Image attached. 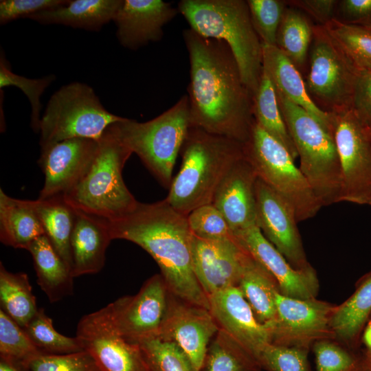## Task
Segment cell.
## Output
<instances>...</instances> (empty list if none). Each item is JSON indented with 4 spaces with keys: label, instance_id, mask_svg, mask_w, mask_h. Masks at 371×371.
<instances>
[{
    "label": "cell",
    "instance_id": "11",
    "mask_svg": "<svg viewBox=\"0 0 371 371\" xmlns=\"http://www.w3.org/2000/svg\"><path fill=\"white\" fill-rule=\"evenodd\" d=\"M330 113L341 169V202L371 205V124L352 107Z\"/></svg>",
    "mask_w": 371,
    "mask_h": 371
},
{
    "label": "cell",
    "instance_id": "7",
    "mask_svg": "<svg viewBox=\"0 0 371 371\" xmlns=\"http://www.w3.org/2000/svg\"><path fill=\"white\" fill-rule=\"evenodd\" d=\"M276 92L300 158V169L323 207L341 202V169L333 134L304 109Z\"/></svg>",
    "mask_w": 371,
    "mask_h": 371
},
{
    "label": "cell",
    "instance_id": "37",
    "mask_svg": "<svg viewBox=\"0 0 371 371\" xmlns=\"http://www.w3.org/2000/svg\"><path fill=\"white\" fill-rule=\"evenodd\" d=\"M40 353L25 330L0 308L1 359L24 370L27 363Z\"/></svg>",
    "mask_w": 371,
    "mask_h": 371
},
{
    "label": "cell",
    "instance_id": "35",
    "mask_svg": "<svg viewBox=\"0 0 371 371\" xmlns=\"http://www.w3.org/2000/svg\"><path fill=\"white\" fill-rule=\"evenodd\" d=\"M324 27L359 72L371 71V27L348 24L337 18Z\"/></svg>",
    "mask_w": 371,
    "mask_h": 371
},
{
    "label": "cell",
    "instance_id": "10",
    "mask_svg": "<svg viewBox=\"0 0 371 371\" xmlns=\"http://www.w3.org/2000/svg\"><path fill=\"white\" fill-rule=\"evenodd\" d=\"M309 52V69L304 83L311 100L328 113L352 108L359 71L324 25H313Z\"/></svg>",
    "mask_w": 371,
    "mask_h": 371
},
{
    "label": "cell",
    "instance_id": "22",
    "mask_svg": "<svg viewBox=\"0 0 371 371\" xmlns=\"http://www.w3.org/2000/svg\"><path fill=\"white\" fill-rule=\"evenodd\" d=\"M258 177L243 157L220 183L212 203L221 212L233 234L257 225L256 183Z\"/></svg>",
    "mask_w": 371,
    "mask_h": 371
},
{
    "label": "cell",
    "instance_id": "1",
    "mask_svg": "<svg viewBox=\"0 0 371 371\" xmlns=\"http://www.w3.org/2000/svg\"><path fill=\"white\" fill-rule=\"evenodd\" d=\"M183 37L190 60L191 127L245 143L254 122L252 96L232 51L225 42L190 28Z\"/></svg>",
    "mask_w": 371,
    "mask_h": 371
},
{
    "label": "cell",
    "instance_id": "6",
    "mask_svg": "<svg viewBox=\"0 0 371 371\" xmlns=\"http://www.w3.org/2000/svg\"><path fill=\"white\" fill-rule=\"evenodd\" d=\"M111 127L159 183L169 188L177 157L191 127L188 95L149 121L124 117Z\"/></svg>",
    "mask_w": 371,
    "mask_h": 371
},
{
    "label": "cell",
    "instance_id": "27",
    "mask_svg": "<svg viewBox=\"0 0 371 371\" xmlns=\"http://www.w3.org/2000/svg\"><path fill=\"white\" fill-rule=\"evenodd\" d=\"M42 235H45V230L28 201L10 197L1 189V242L7 246L27 250Z\"/></svg>",
    "mask_w": 371,
    "mask_h": 371
},
{
    "label": "cell",
    "instance_id": "45",
    "mask_svg": "<svg viewBox=\"0 0 371 371\" xmlns=\"http://www.w3.org/2000/svg\"><path fill=\"white\" fill-rule=\"evenodd\" d=\"M69 1L1 0L0 1V24L4 25L17 19H27L30 16L38 12L65 5Z\"/></svg>",
    "mask_w": 371,
    "mask_h": 371
},
{
    "label": "cell",
    "instance_id": "30",
    "mask_svg": "<svg viewBox=\"0 0 371 371\" xmlns=\"http://www.w3.org/2000/svg\"><path fill=\"white\" fill-rule=\"evenodd\" d=\"M252 111L256 122L282 144L294 160L297 158L296 148L281 113L275 88L263 69L258 87L252 96Z\"/></svg>",
    "mask_w": 371,
    "mask_h": 371
},
{
    "label": "cell",
    "instance_id": "36",
    "mask_svg": "<svg viewBox=\"0 0 371 371\" xmlns=\"http://www.w3.org/2000/svg\"><path fill=\"white\" fill-rule=\"evenodd\" d=\"M23 329L43 353L66 355L85 351L82 342L76 336L67 337L55 329L52 319L42 308H38Z\"/></svg>",
    "mask_w": 371,
    "mask_h": 371
},
{
    "label": "cell",
    "instance_id": "15",
    "mask_svg": "<svg viewBox=\"0 0 371 371\" xmlns=\"http://www.w3.org/2000/svg\"><path fill=\"white\" fill-rule=\"evenodd\" d=\"M220 328L210 310L169 291L166 311L157 337L176 344L199 371L208 346Z\"/></svg>",
    "mask_w": 371,
    "mask_h": 371
},
{
    "label": "cell",
    "instance_id": "8",
    "mask_svg": "<svg viewBox=\"0 0 371 371\" xmlns=\"http://www.w3.org/2000/svg\"><path fill=\"white\" fill-rule=\"evenodd\" d=\"M243 150L258 178L293 207L298 222L314 217L323 207L289 151L255 120Z\"/></svg>",
    "mask_w": 371,
    "mask_h": 371
},
{
    "label": "cell",
    "instance_id": "18",
    "mask_svg": "<svg viewBox=\"0 0 371 371\" xmlns=\"http://www.w3.org/2000/svg\"><path fill=\"white\" fill-rule=\"evenodd\" d=\"M195 276L207 295L237 286L248 252L234 239L206 240L192 236Z\"/></svg>",
    "mask_w": 371,
    "mask_h": 371
},
{
    "label": "cell",
    "instance_id": "50",
    "mask_svg": "<svg viewBox=\"0 0 371 371\" xmlns=\"http://www.w3.org/2000/svg\"><path fill=\"white\" fill-rule=\"evenodd\" d=\"M363 339L368 349L366 354L371 355V321L369 322L364 331Z\"/></svg>",
    "mask_w": 371,
    "mask_h": 371
},
{
    "label": "cell",
    "instance_id": "20",
    "mask_svg": "<svg viewBox=\"0 0 371 371\" xmlns=\"http://www.w3.org/2000/svg\"><path fill=\"white\" fill-rule=\"evenodd\" d=\"M210 311L220 328L224 330L258 359L262 350L271 343L265 325L258 322L238 286L223 289L208 295Z\"/></svg>",
    "mask_w": 371,
    "mask_h": 371
},
{
    "label": "cell",
    "instance_id": "32",
    "mask_svg": "<svg viewBox=\"0 0 371 371\" xmlns=\"http://www.w3.org/2000/svg\"><path fill=\"white\" fill-rule=\"evenodd\" d=\"M1 308L23 328L36 313L38 308L26 273H12L0 263Z\"/></svg>",
    "mask_w": 371,
    "mask_h": 371
},
{
    "label": "cell",
    "instance_id": "43",
    "mask_svg": "<svg viewBox=\"0 0 371 371\" xmlns=\"http://www.w3.org/2000/svg\"><path fill=\"white\" fill-rule=\"evenodd\" d=\"M328 340H319L313 345L316 371H360L362 358Z\"/></svg>",
    "mask_w": 371,
    "mask_h": 371
},
{
    "label": "cell",
    "instance_id": "26",
    "mask_svg": "<svg viewBox=\"0 0 371 371\" xmlns=\"http://www.w3.org/2000/svg\"><path fill=\"white\" fill-rule=\"evenodd\" d=\"M27 250L33 258L37 283L51 303L73 294L74 277L45 235L35 239Z\"/></svg>",
    "mask_w": 371,
    "mask_h": 371
},
{
    "label": "cell",
    "instance_id": "16",
    "mask_svg": "<svg viewBox=\"0 0 371 371\" xmlns=\"http://www.w3.org/2000/svg\"><path fill=\"white\" fill-rule=\"evenodd\" d=\"M257 225L265 237L295 269L308 264L293 207L258 178L256 183Z\"/></svg>",
    "mask_w": 371,
    "mask_h": 371
},
{
    "label": "cell",
    "instance_id": "19",
    "mask_svg": "<svg viewBox=\"0 0 371 371\" xmlns=\"http://www.w3.org/2000/svg\"><path fill=\"white\" fill-rule=\"evenodd\" d=\"M234 236L238 243L274 278L281 294L298 299L316 298L319 282L311 265L302 269L292 267L265 237L258 225Z\"/></svg>",
    "mask_w": 371,
    "mask_h": 371
},
{
    "label": "cell",
    "instance_id": "12",
    "mask_svg": "<svg viewBox=\"0 0 371 371\" xmlns=\"http://www.w3.org/2000/svg\"><path fill=\"white\" fill-rule=\"evenodd\" d=\"M276 314L265 324L271 343L308 350L317 341L335 337L330 320L336 306L316 298L298 299L277 293Z\"/></svg>",
    "mask_w": 371,
    "mask_h": 371
},
{
    "label": "cell",
    "instance_id": "2",
    "mask_svg": "<svg viewBox=\"0 0 371 371\" xmlns=\"http://www.w3.org/2000/svg\"><path fill=\"white\" fill-rule=\"evenodd\" d=\"M106 221L112 240L133 242L153 258L172 294L210 310L208 297L194 271L193 235L186 215L164 199L152 203L138 201L127 214Z\"/></svg>",
    "mask_w": 371,
    "mask_h": 371
},
{
    "label": "cell",
    "instance_id": "48",
    "mask_svg": "<svg viewBox=\"0 0 371 371\" xmlns=\"http://www.w3.org/2000/svg\"><path fill=\"white\" fill-rule=\"evenodd\" d=\"M352 108L362 119L371 124V71L359 73Z\"/></svg>",
    "mask_w": 371,
    "mask_h": 371
},
{
    "label": "cell",
    "instance_id": "52",
    "mask_svg": "<svg viewBox=\"0 0 371 371\" xmlns=\"http://www.w3.org/2000/svg\"><path fill=\"white\" fill-rule=\"evenodd\" d=\"M91 371H100V370L95 366L93 370Z\"/></svg>",
    "mask_w": 371,
    "mask_h": 371
},
{
    "label": "cell",
    "instance_id": "39",
    "mask_svg": "<svg viewBox=\"0 0 371 371\" xmlns=\"http://www.w3.org/2000/svg\"><path fill=\"white\" fill-rule=\"evenodd\" d=\"M55 80L54 75L41 78L32 79L17 75L11 70L8 61L4 56L0 58V88L14 86L19 88L27 97L31 104L32 128L38 133L41 122V103L40 98L45 89Z\"/></svg>",
    "mask_w": 371,
    "mask_h": 371
},
{
    "label": "cell",
    "instance_id": "4",
    "mask_svg": "<svg viewBox=\"0 0 371 371\" xmlns=\"http://www.w3.org/2000/svg\"><path fill=\"white\" fill-rule=\"evenodd\" d=\"M177 9L198 34L229 45L243 81L253 96L262 75V52L247 1L181 0Z\"/></svg>",
    "mask_w": 371,
    "mask_h": 371
},
{
    "label": "cell",
    "instance_id": "17",
    "mask_svg": "<svg viewBox=\"0 0 371 371\" xmlns=\"http://www.w3.org/2000/svg\"><path fill=\"white\" fill-rule=\"evenodd\" d=\"M98 140L74 138L41 147L38 164L45 175L38 199L64 195L71 190L89 167Z\"/></svg>",
    "mask_w": 371,
    "mask_h": 371
},
{
    "label": "cell",
    "instance_id": "31",
    "mask_svg": "<svg viewBox=\"0 0 371 371\" xmlns=\"http://www.w3.org/2000/svg\"><path fill=\"white\" fill-rule=\"evenodd\" d=\"M257 358L220 328L210 341L199 371H260Z\"/></svg>",
    "mask_w": 371,
    "mask_h": 371
},
{
    "label": "cell",
    "instance_id": "24",
    "mask_svg": "<svg viewBox=\"0 0 371 371\" xmlns=\"http://www.w3.org/2000/svg\"><path fill=\"white\" fill-rule=\"evenodd\" d=\"M262 69L276 91L304 109L326 130L333 134L332 115L318 107L311 100L300 71L276 46L262 43Z\"/></svg>",
    "mask_w": 371,
    "mask_h": 371
},
{
    "label": "cell",
    "instance_id": "49",
    "mask_svg": "<svg viewBox=\"0 0 371 371\" xmlns=\"http://www.w3.org/2000/svg\"><path fill=\"white\" fill-rule=\"evenodd\" d=\"M0 371H24V370L16 364L1 359Z\"/></svg>",
    "mask_w": 371,
    "mask_h": 371
},
{
    "label": "cell",
    "instance_id": "42",
    "mask_svg": "<svg viewBox=\"0 0 371 371\" xmlns=\"http://www.w3.org/2000/svg\"><path fill=\"white\" fill-rule=\"evenodd\" d=\"M308 351L269 343L260 352L258 360L267 371H311Z\"/></svg>",
    "mask_w": 371,
    "mask_h": 371
},
{
    "label": "cell",
    "instance_id": "34",
    "mask_svg": "<svg viewBox=\"0 0 371 371\" xmlns=\"http://www.w3.org/2000/svg\"><path fill=\"white\" fill-rule=\"evenodd\" d=\"M313 25L298 9L286 8L277 34L276 46L300 71L306 62Z\"/></svg>",
    "mask_w": 371,
    "mask_h": 371
},
{
    "label": "cell",
    "instance_id": "38",
    "mask_svg": "<svg viewBox=\"0 0 371 371\" xmlns=\"http://www.w3.org/2000/svg\"><path fill=\"white\" fill-rule=\"evenodd\" d=\"M150 371H194L182 350L156 336L138 342Z\"/></svg>",
    "mask_w": 371,
    "mask_h": 371
},
{
    "label": "cell",
    "instance_id": "14",
    "mask_svg": "<svg viewBox=\"0 0 371 371\" xmlns=\"http://www.w3.org/2000/svg\"><path fill=\"white\" fill-rule=\"evenodd\" d=\"M169 290L161 274L148 279L134 295L109 304L114 323L128 340L139 341L158 336L168 305Z\"/></svg>",
    "mask_w": 371,
    "mask_h": 371
},
{
    "label": "cell",
    "instance_id": "46",
    "mask_svg": "<svg viewBox=\"0 0 371 371\" xmlns=\"http://www.w3.org/2000/svg\"><path fill=\"white\" fill-rule=\"evenodd\" d=\"M336 16L348 24L371 27V0L339 1Z\"/></svg>",
    "mask_w": 371,
    "mask_h": 371
},
{
    "label": "cell",
    "instance_id": "9",
    "mask_svg": "<svg viewBox=\"0 0 371 371\" xmlns=\"http://www.w3.org/2000/svg\"><path fill=\"white\" fill-rule=\"evenodd\" d=\"M123 119L104 108L92 87L71 82L51 96L41 118L40 146L74 138L99 140L110 125Z\"/></svg>",
    "mask_w": 371,
    "mask_h": 371
},
{
    "label": "cell",
    "instance_id": "51",
    "mask_svg": "<svg viewBox=\"0 0 371 371\" xmlns=\"http://www.w3.org/2000/svg\"><path fill=\"white\" fill-rule=\"evenodd\" d=\"M360 371H371V356L366 355L362 357Z\"/></svg>",
    "mask_w": 371,
    "mask_h": 371
},
{
    "label": "cell",
    "instance_id": "25",
    "mask_svg": "<svg viewBox=\"0 0 371 371\" xmlns=\"http://www.w3.org/2000/svg\"><path fill=\"white\" fill-rule=\"evenodd\" d=\"M123 0H73L57 8L42 11L27 19L42 25L58 24L98 31L113 21Z\"/></svg>",
    "mask_w": 371,
    "mask_h": 371
},
{
    "label": "cell",
    "instance_id": "13",
    "mask_svg": "<svg viewBox=\"0 0 371 371\" xmlns=\"http://www.w3.org/2000/svg\"><path fill=\"white\" fill-rule=\"evenodd\" d=\"M76 337L100 371H150L139 344L117 328L109 304L83 316Z\"/></svg>",
    "mask_w": 371,
    "mask_h": 371
},
{
    "label": "cell",
    "instance_id": "40",
    "mask_svg": "<svg viewBox=\"0 0 371 371\" xmlns=\"http://www.w3.org/2000/svg\"><path fill=\"white\" fill-rule=\"evenodd\" d=\"M251 22L262 43L276 45L277 34L286 1L247 0Z\"/></svg>",
    "mask_w": 371,
    "mask_h": 371
},
{
    "label": "cell",
    "instance_id": "47",
    "mask_svg": "<svg viewBox=\"0 0 371 371\" xmlns=\"http://www.w3.org/2000/svg\"><path fill=\"white\" fill-rule=\"evenodd\" d=\"M339 1L336 0H291L287 4L300 9L316 20L319 25H324L336 18Z\"/></svg>",
    "mask_w": 371,
    "mask_h": 371
},
{
    "label": "cell",
    "instance_id": "5",
    "mask_svg": "<svg viewBox=\"0 0 371 371\" xmlns=\"http://www.w3.org/2000/svg\"><path fill=\"white\" fill-rule=\"evenodd\" d=\"M132 154L110 125L98 140L85 173L63 195L65 200L76 210L108 221L133 210L138 201L122 178L123 168Z\"/></svg>",
    "mask_w": 371,
    "mask_h": 371
},
{
    "label": "cell",
    "instance_id": "33",
    "mask_svg": "<svg viewBox=\"0 0 371 371\" xmlns=\"http://www.w3.org/2000/svg\"><path fill=\"white\" fill-rule=\"evenodd\" d=\"M371 313V271L365 276L354 293L336 306L330 320L335 335L345 342L357 338Z\"/></svg>",
    "mask_w": 371,
    "mask_h": 371
},
{
    "label": "cell",
    "instance_id": "3",
    "mask_svg": "<svg viewBox=\"0 0 371 371\" xmlns=\"http://www.w3.org/2000/svg\"><path fill=\"white\" fill-rule=\"evenodd\" d=\"M180 153L181 166L165 199L186 216L212 203L223 179L244 157L243 144L196 127L190 128Z\"/></svg>",
    "mask_w": 371,
    "mask_h": 371
},
{
    "label": "cell",
    "instance_id": "44",
    "mask_svg": "<svg viewBox=\"0 0 371 371\" xmlns=\"http://www.w3.org/2000/svg\"><path fill=\"white\" fill-rule=\"evenodd\" d=\"M95 366L85 350L66 355L41 352L27 363L24 371H91Z\"/></svg>",
    "mask_w": 371,
    "mask_h": 371
},
{
    "label": "cell",
    "instance_id": "28",
    "mask_svg": "<svg viewBox=\"0 0 371 371\" xmlns=\"http://www.w3.org/2000/svg\"><path fill=\"white\" fill-rule=\"evenodd\" d=\"M39 218L45 236L72 273L71 236L74 208L63 195L46 199L27 200Z\"/></svg>",
    "mask_w": 371,
    "mask_h": 371
},
{
    "label": "cell",
    "instance_id": "21",
    "mask_svg": "<svg viewBox=\"0 0 371 371\" xmlns=\"http://www.w3.org/2000/svg\"><path fill=\"white\" fill-rule=\"evenodd\" d=\"M177 8L161 0H123L113 21L120 43L135 50L164 36V27L178 14Z\"/></svg>",
    "mask_w": 371,
    "mask_h": 371
},
{
    "label": "cell",
    "instance_id": "41",
    "mask_svg": "<svg viewBox=\"0 0 371 371\" xmlns=\"http://www.w3.org/2000/svg\"><path fill=\"white\" fill-rule=\"evenodd\" d=\"M187 219L194 236L214 240L234 238L223 215L212 203L194 209L187 216Z\"/></svg>",
    "mask_w": 371,
    "mask_h": 371
},
{
    "label": "cell",
    "instance_id": "29",
    "mask_svg": "<svg viewBox=\"0 0 371 371\" xmlns=\"http://www.w3.org/2000/svg\"><path fill=\"white\" fill-rule=\"evenodd\" d=\"M262 324L272 321L276 314V298L280 292L277 282L249 253L237 286Z\"/></svg>",
    "mask_w": 371,
    "mask_h": 371
},
{
    "label": "cell",
    "instance_id": "23",
    "mask_svg": "<svg viewBox=\"0 0 371 371\" xmlns=\"http://www.w3.org/2000/svg\"><path fill=\"white\" fill-rule=\"evenodd\" d=\"M111 240L106 219L74 209L71 236L73 276L101 271L104 265L106 249Z\"/></svg>",
    "mask_w": 371,
    "mask_h": 371
}]
</instances>
